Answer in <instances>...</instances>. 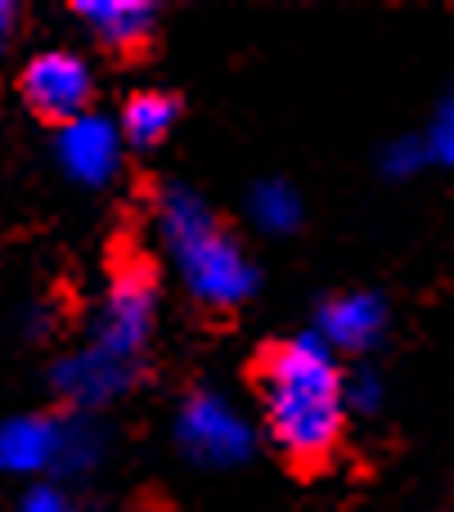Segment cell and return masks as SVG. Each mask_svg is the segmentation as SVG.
Wrapping results in <instances>:
<instances>
[{
	"label": "cell",
	"mask_w": 454,
	"mask_h": 512,
	"mask_svg": "<svg viewBox=\"0 0 454 512\" xmlns=\"http://www.w3.org/2000/svg\"><path fill=\"white\" fill-rule=\"evenodd\" d=\"M14 23H18V9L9 0H0V54H5L9 36H14Z\"/></svg>",
	"instance_id": "obj_18"
},
{
	"label": "cell",
	"mask_w": 454,
	"mask_h": 512,
	"mask_svg": "<svg viewBox=\"0 0 454 512\" xmlns=\"http://www.w3.org/2000/svg\"><path fill=\"white\" fill-rule=\"evenodd\" d=\"M59 441L63 418L45 414H18L0 423V472L14 477H36V472L59 468Z\"/></svg>",
	"instance_id": "obj_9"
},
{
	"label": "cell",
	"mask_w": 454,
	"mask_h": 512,
	"mask_svg": "<svg viewBox=\"0 0 454 512\" xmlns=\"http://www.w3.org/2000/svg\"><path fill=\"white\" fill-rule=\"evenodd\" d=\"M77 18L104 50H140L158 27L153 0H77Z\"/></svg>",
	"instance_id": "obj_10"
},
{
	"label": "cell",
	"mask_w": 454,
	"mask_h": 512,
	"mask_svg": "<svg viewBox=\"0 0 454 512\" xmlns=\"http://www.w3.org/2000/svg\"><path fill=\"white\" fill-rule=\"evenodd\" d=\"M135 373H140V364H126V360H113V355L95 351V346H81V351L63 355V360L54 364L50 382L77 414H95V409H104L108 400H117L131 387Z\"/></svg>",
	"instance_id": "obj_6"
},
{
	"label": "cell",
	"mask_w": 454,
	"mask_h": 512,
	"mask_svg": "<svg viewBox=\"0 0 454 512\" xmlns=\"http://www.w3.org/2000/svg\"><path fill=\"white\" fill-rule=\"evenodd\" d=\"M176 441L203 468H239L252 459L257 436L239 405L225 400L221 391H189L176 409Z\"/></svg>",
	"instance_id": "obj_4"
},
{
	"label": "cell",
	"mask_w": 454,
	"mask_h": 512,
	"mask_svg": "<svg viewBox=\"0 0 454 512\" xmlns=\"http://www.w3.org/2000/svg\"><path fill=\"white\" fill-rule=\"evenodd\" d=\"M387 400V387L374 369H356L347 373V414H360V418H374Z\"/></svg>",
	"instance_id": "obj_16"
},
{
	"label": "cell",
	"mask_w": 454,
	"mask_h": 512,
	"mask_svg": "<svg viewBox=\"0 0 454 512\" xmlns=\"http://www.w3.org/2000/svg\"><path fill=\"white\" fill-rule=\"evenodd\" d=\"M257 391L266 432L288 463L315 468L338 450L347 427V373L320 333L270 346L257 364Z\"/></svg>",
	"instance_id": "obj_1"
},
{
	"label": "cell",
	"mask_w": 454,
	"mask_h": 512,
	"mask_svg": "<svg viewBox=\"0 0 454 512\" xmlns=\"http://www.w3.org/2000/svg\"><path fill=\"white\" fill-rule=\"evenodd\" d=\"M423 144H428V158L437 162V167H454V86L437 104V113H432Z\"/></svg>",
	"instance_id": "obj_15"
},
{
	"label": "cell",
	"mask_w": 454,
	"mask_h": 512,
	"mask_svg": "<svg viewBox=\"0 0 454 512\" xmlns=\"http://www.w3.org/2000/svg\"><path fill=\"white\" fill-rule=\"evenodd\" d=\"M153 319H158V274H153L149 261H126L117 265L104 288L95 328H90V346L113 355V360L140 364Z\"/></svg>",
	"instance_id": "obj_3"
},
{
	"label": "cell",
	"mask_w": 454,
	"mask_h": 512,
	"mask_svg": "<svg viewBox=\"0 0 454 512\" xmlns=\"http://www.w3.org/2000/svg\"><path fill=\"white\" fill-rule=\"evenodd\" d=\"M248 212L257 221V230L266 234H293L302 225V198L288 180H261L248 194Z\"/></svg>",
	"instance_id": "obj_12"
},
{
	"label": "cell",
	"mask_w": 454,
	"mask_h": 512,
	"mask_svg": "<svg viewBox=\"0 0 454 512\" xmlns=\"http://www.w3.org/2000/svg\"><path fill=\"white\" fill-rule=\"evenodd\" d=\"M104 450H108V436L99 432L95 418L72 414V418H63L59 468H54V472H63V477H81V472H90L99 459H104Z\"/></svg>",
	"instance_id": "obj_13"
},
{
	"label": "cell",
	"mask_w": 454,
	"mask_h": 512,
	"mask_svg": "<svg viewBox=\"0 0 454 512\" xmlns=\"http://www.w3.org/2000/svg\"><path fill=\"white\" fill-rule=\"evenodd\" d=\"M176 117H180V104L171 95H162V90H135V95L126 99V108H122L117 131H122V144L153 149V144H162L171 135Z\"/></svg>",
	"instance_id": "obj_11"
},
{
	"label": "cell",
	"mask_w": 454,
	"mask_h": 512,
	"mask_svg": "<svg viewBox=\"0 0 454 512\" xmlns=\"http://www.w3.org/2000/svg\"><path fill=\"white\" fill-rule=\"evenodd\" d=\"M23 99L36 117L45 122H72V117L90 113V95H95V77L90 63L72 50H45L23 68Z\"/></svg>",
	"instance_id": "obj_5"
},
{
	"label": "cell",
	"mask_w": 454,
	"mask_h": 512,
	"mask_svg": "<svg viewBox=\"0 0 454 512\" xmlns=\"http://www.w3.org/2000/svg\"><path fill=\"white\" fill-rule=\"evenodd\" d=\"M18 512H77V504H72V499L63 495L59 486L41 481V486H32V490L23 495V504H18Z\"/></svg>",
	"instance_id": "obj_17"
},
{
	"label": "cell",
	"mask_w": 454,
	"mask_h": 512,
	"mask_svg": "<svg viewBox=\"0 0 454 512\" xmlns=\"http://www.w3.org/2000/svg\"><path fill=\"white\" fill-rule=\"evenodd\" d=\"M54 149H59V167L68 171V180H77L86 189L108 185L122 167V131L99 113H81L72 122H63Z\"/></svg>",
	"instance_id": "obj_7"
},
{
	"label": "cell",
	"mask_w": 454,
	"mask_h": 512,
	"mask_svg": "<svg viewBox=\"0 0 454 512\" xmlns=\"http://www.w3.org/2000/svg\"><path fill=\"white\" fill-rule=\"evenodd\" d=\"M423 167H432L423 135H401V140H392V144L383 149V176L410 180V176H419Z\"/></svg>",
	"instance_id": "obj_14"
},
{
	"label": "cell",
	"mask_w": 454,
	"mask_h": 512,
	"mask_svg": "<svg viewBox=\"0 0 454 512\" xmlns=\"http://www.w3.org/2000/svg\"><path fill=\"white\" fill-rule=\"evenodd\" d=\"M135 512H153V508H135Z\"/></svg>",
	"instance_id": "obj_19"
},
{
	"label": "cell",
	"mask_w": 454,
	"mask_h": 512,
	"mask_svg": "<svg viewBox=\"0 0 454 512\" xmlns=\"http://www.w3.org/2000/svg\"><path fill=\"white\" fill-rule=\"evenodd\" d=\"M158 234L185 292L207 310H234L257 292V265L216 212L185 185H171L158 203Z\"/></svg>",
	"instance_id": "obj_2"
},
{
	"label": "cell",
	"mask_w": 454,
	"mask_h": 512,
	"mask_svg": "<svg viewBox=\"0 0 454 512\" xmlns=\"http://www.w3.org/2000/svg\"><path fill=\"white\" fill-rule=\"evenodd\" d=\"M315 333L324 337L333 355L347 351V355H365L383 342L387 333V297L378 292L360 288V292H338L320 306V328Z\"/></svg>",
	"instance_id": "obj_8"
}]
</instances>
